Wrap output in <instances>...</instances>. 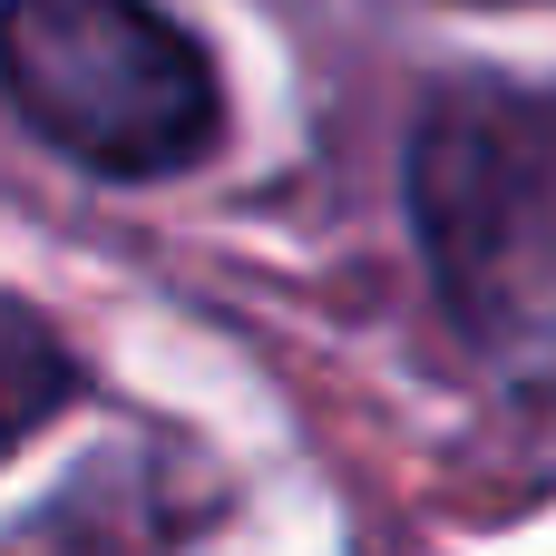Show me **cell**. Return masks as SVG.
Listing matches in <instances>:
<instances>
[{"label": "cell", "mask_w": 556, "mask_h": 556, "mask_svg": "<svg viewBox=\"0 0 556 556\" xmlns=\"http://www.w3.org/2000/svg\"><path fill=\"white\" fill-rule=\"evenodd\" d=\"M0 59L20 127L88 176H176L225 127L205 49L147 0H10Z\"/></svg>", "instance_id": "obj_1"}]
</instances>
